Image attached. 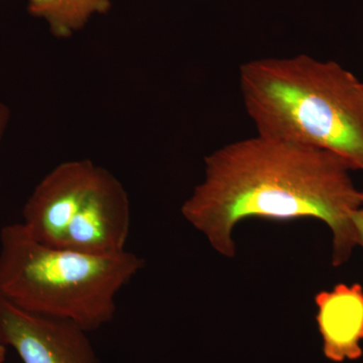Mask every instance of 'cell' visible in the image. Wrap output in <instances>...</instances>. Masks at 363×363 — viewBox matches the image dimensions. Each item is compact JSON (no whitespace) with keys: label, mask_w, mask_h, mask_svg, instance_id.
Masks as SVG:
<instances>
[{"label":"cell","mask_w":363,"mask_h":363,"mask_svg":"<svg viewBox=\"0 0 363 363\" xmlns=\"http://www.w3.org/2000/svg\"><path fill=\"white\" fill-rule=\"evenodd\" d=\"M112 0H28V13L47 21L55 37L66 39L84 28L94 14L111 9Z\"/></svg>","instance_id":"obj_8"},{"label":"cell","mask_w":363,"mask_h":363,"mask_svg":"<svg viewBox=\"0 0 363 363\" xmlns=\"http://www.w3.org/2000/svg\"><path fill=\"white\" fill-rule=\"evenodd\" d=\"M240 83L259 135L333 152L363 171V83L340 64L255 60L240 67Z\"/></svg>","instance_id":"obj_2"},{"label":"cell","mask_w":363,"mask_h":363,"mask_svg":"<svg viewBox=\"0 0 363 363\" xmlns=\"http://www.w3.org/2000/svg\"><path fill=\"white\" fill-rule=\"evenodd\" d=\"M351 171L333 152L257 133L205 159L204 180L181 211L227 259L235 257L233 231L245 219H317L330 229L338 267L358 245L352 215L363 207V191Z\"/></svg>","instance_id":"obj_1"},{"label":"cell","mask_w":363,"mask_h":363,"mask_svg":"<svg viewBox=\"0 0 363 363\" xmlns=\"http://www.w3.org/2000/svg\"><path fill=\"white\" fill-rule=\"evenodd\" d=\"M9 111L6 105L0 104V142H1L2 135L9 123Z\"/></svg>","instance_id":"obj_10"},{"label":"cell","mask_w":363,"mask_h":363,"mask_svg":"<svg viewBox=\"0 0 363 363\" xmlns=\"http://www.w3.org/2000/svg\"><path fill=\"white\" fill-rule=\"evenodd\" d=\"M6 357V347L4 345H0V363H4Z\"/></svg>","instance_id":"obj_11"},{"label":"cell","mask_w":363,"mask_h":363,"mask_svg":"<svg viewBox=\"0 0 363 363\" xmlns=\"http://www.w3.org/2000/svg\"><path fill=\"white\" fill-rule=\"evenodd\" d=\"M145 266L126 252L91 255L47 247L23 223L0 231V297L20 309L77 324L85 331L109 323L119 292Z\"/></svg>","instance_id":"obj_3"},{"label":"cell","mask_w":363,"mask_h":363,"mask_svg":"<svg viewBox=\"0 0 363 363\" xmlns=\"http://www.w3.org/2000/svg\"><path fill=\"white\" fill-rule=\"evenodd\" d=\"M316 321L323 340L325 357L334 362L362 357L363 288L338 284L315 297Z\"/></svg>","instance_id":"obj_7"},{"label":"cell","mask_w":363,"mask_h":363,"mask_svg":"<svg viewBox=\"0 0 363 363\" xmlns=\"http://www.w3.org/2000/svg\"><path fill=\"white\" fill-rule=\"evenodd\" d=\"M130 203L128 192L104 168L71 222L63 250L91 255H114L126 252L130 230Z\"/></svg>","instance_id":"obj_6"},{"label":"cell","mask_w":363,"mask_h":363,"mask_svg":"<svg viewBox=\"0 0 363 363\" xmlns=\"http://www.w3.org/2000/svg\"><path fill=\"white\" fill-rule=\"evenodd\" d=\"M352 222L357 234L358 245L363 247V207L353 213Z\"/></svg>","instance_id":"obj_9"},{"label":"cell","mask_w":363,"mask_h":363,"mask_svg":"<svg viewBox=\"0 0 363 363\" xmlns=\"http://www.w3.org/2000/svg\"><path fill=\"white\" fill-rule=\"evenodd\" d=\"M77 324L20 309L0 297V345L11 346L23 363H101Z\"/></svg>","instance_id":"obj_4"},{"label":"cell","mask_w":363,"mask_h":363,"mask_svg":"<svg viewBox=\"0 0 363 363\" xmlns=\"http://www.w3.org/2000/svg\"><path fill=\"white\" fill-rule=\"evenodd\" d=\"M100 169L89 160L65 162L40 182L23 210V224L35 240L47 247H63L67 229Z\"/></svg>","instance_id":"obj_5"}]
</instances>
